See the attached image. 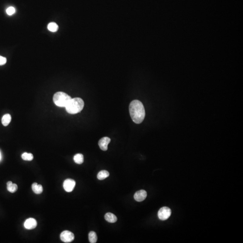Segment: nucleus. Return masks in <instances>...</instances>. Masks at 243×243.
Returning a JSON list of instances; mask_svg holds the SVG:
<instances>
[{
  "label": "nucleus",
  "instance_id": "423d86ee",
  "mask_svg": "<svg viewBox=\"0 0 243 243\" xmlns=\"http://www.w3.org/2000/svg\"><path fill=\"white\" fill-rule=\"evenodd\" d=\"M76 182L71 179H66L63 183V187L67 192H72L75 187Z\"/></svg>",
  "mask_w": 243,
  "mask_h": 243
},
{
  "label": "nucleus",
  "instance_id": "6ab92c4d",
  "mask_svg": "<svg viewBox=\"0 0 243 243\" xmlns=\"http://www.w3.org/2000/svg\"><path fill=\"white\" fill-rule=\"evenodd\" d=\"M6 12L7 15H12L13 14H15V10L14 7L11 6V7H8L6 9Z\"/></svg>",
  "mask_w": 243,
  "mask_h": 243
},
{
  "label": "nucleus",
  "instance_id": "9b49d317",
  "mask_svg": "<svg viewBox=\"0 0 243 243\" xmlns=\"http://www.w3.org/2000/svg\"><path fill=\"white\" fill-rule=\"evenodd\" d=\"M104 218L108 222L110 223H115L117 221V217L114 214L108 213L104 216Z\"/></svg>",
  "mask_w": 243,
  "mask_h": 243
},
{
  "label": "nucleus",
  "instance_id": "20e7f679",
  "mask_svg": "<svg viewBox=\"0 0 243 243\" xmlns=\"http://www.w3.org/2000/svg\"><path fill=\"white\" fill-rule=\"evenodd\" d=\"M171 210L169 207H163L159 210L158 213V217L161 220L168 219L171 215Z\"/></svg>",
  "mask_w": 243,
  "mask_h": 243
},
{
  "label": "nucleus",
  "instance_id": "aec40b11",
  "mask_svg": "<svg viewBox=\"0 0 243 243\" xmlns=\"http://www.w3.org/2000/svg\"><path fill=\"white\" fill-rule=\"evenodd\" d=\"M7 61V60L5 57L0 56V65H4Z\"/></svg>",
  "mask_w": 243,
  "mask_h": 243
},
{
  "label": "nucleus",
  "instance_id": "a211bd4d",
  "mask_svg": "<svg viewBox=\"0 0 243 243\" xmlns=\"http://www.w3.org/2000/svg\"><path fill=\"white\" fill-rule=\"evenodd\" d=\"M22 158L25 161H32L33 159V156L31 153L25 152L22 155Z\"/></svg>",
  "mask_w": 243,
  "mask_h": 243
},
{
  "label": "nucleus",
  "instance_id": "9d476101",
  "mask_svg": "<svg viewBox=\"0 0 243 243\" xmlns=\"http://www.w3.org/2000/svg\"><path fill=\"white\" fill-rule=\"evenodd\" d=\"M33 191L35 194H41L43 191V188L42 185L38 184L37 183H33L32 185Z\"/></svg>",
  "mask_w": 243,
  "mask_h": 243
},
{
  "label": "nucleus",
  "instance_id": "f3484780",
  "mask_svg": "<svg viewBox=\"0 0 243 243\" xmlns=\"http://www.w3.org/2000/svg\"><path fill=\"white\" fill-rule=\"evenodd\" d=\"M47 29L50 31L52 32H56L58 30L59 26L55 22H51L48 24Z\"/></svg>",
  "mask_w": 243,
  "mask_h": 243
},
{
  "label": "nucleus",
  "instance_id": "2eb2a0df",
  "mask_svg": "<svg viewBox=\"0 0 243 243\" xmlns=\"http://www.w3.org/2000/svg\"><path fill=\"white\" fill-rule=\"evenodd\" d=\"M74 160L75 163L77 164H82L84 162V156L81 154H76L74 156Z\"/></svg>",
  "mask_w": 243,
  "mask_h": 243
},
{
  "label": "nucleus",
  "instance_id": "dca6fc26",
  "mask_svg": "<svg viewBox=\"0 0 243 243\" xmlns=\"http://www.w3.org/2000/svg\"><path fill=\"white\" fill-rule=\"evenodd\" d=\"M89 241L91 243H95L97 242V234L93 231L90 232L88 234Z\"/></svg>",
  "mask_w": 243,
  "mask_h": 243
},
{
  "label": "nucleus",
  "instance_id": "6e6552de",
  "mask_svg": "<svg viewBox=\"0 0 243 243\" xmlns=\"http://www.w3.org/2000/svg\"><path fill=\"white\" fill-rule=\"evenodd\" d=\"M36 226L37 222L34 218L27 219L24 223V228L28 230L33 229L36 228Z\"/></svg>",
  "mask_w": 243,
  "mask_h": 243
},
{
  "label": "nucleus",
  "instance_id": "0eeeda50",
  "mask_svg": "<svg viewBox=\"0 0 243 243\" xmlns=\"http://www.w3.org/2000/svg\"><path fill=\"white\" fill-rule=\"evenodd\" d=\"M111 139L108 137H104L100 139L98 142L100 149L103 151H106L108 149V145Z\"/></svg>",
  "mask_w": 243,
  "mask_h": 243
},
{
  "label": "nucleus",
  "instance_id": "f8f14e48",
  "mask_svg": "<svg viewBox=\"0 0 243 243\" xmlns=\"http://www.w3.org/2000/svg\"><path fill=\"white\" fill-rule=\"evenodd\" d=\"M7 189L11 193H15L17 190L18 186L16 184H13L11 181H9L7 183Z\"/></svg>",
  "mask_w": 243,
  "mask_h": 243
},
{
  "label": "nucleus",
  "instance_id": "7ed1b4c3",
  "mask_svg": "<svg viewBox=\"0 0 243 243\" xmlns=\"http://www.w3.org/2000/svg\"><path fill=\"white\" fill-rule=\"evenodd\" d=\"M71 99L68 94L61 91L55 93L53 98L55 104L60 107H65Z\"/></svg>",
  "mask_w": 243,
  "mask_h": 243
},
{
  "label": "nucleus",
  "instance_id": "f03ea898",
  "mask_svg": "<svg viewBox=\"0 0 243 243\" xmlns=\"http://www.w3.org/2000/svg\"><path fill=\"white\" fill-rule=\"evenodd\" d=\"M84 106V102L83 99L77 97L71 99L65 106V109L68 113L74 115L81 112Z\"/></svg>",
  "mask_w": 243,
  "mask_h": 243
},
{
  "label": "nucleus",
  "instance_id": "4468645a",
  "mask_svg": "<svg viewBox=\"0 0 243 243\" xmlns=\"http://www.w3.org/2000/svg\"><path fill=\"white\" fill-rule=\"evenodd\" d=\"M109 172L106 170H102L98 173L97 178L100 180H103L107 178L109 176Z\"/></svg>",
  "mask_w": 243,
  "mask_h": 243
},
{
  "label": "nucleus",
  "instance_id": "39448f33",
  "mask_svg": "<svg viewBox=\"0 0 243 243\" xmlns=\"http://www.w3.org/2000/svg\"><path fill=\"white\" fill-rule=\"evenodd\" d=\"M61 240L64 243H70L74 239V235L72 232L64 231L61 233Z\"/></svg>",
  "mask_w": 243,
  "mask_h": 243
},
{
  "label": "nucleus",
  "instance_id": "f257e3e1",
  "mask_svg": "<svg viewBox=\"0 0 243 243\" xmlns=\"http://www.w3.org/2000/svg\"><path fill=\"white\" fill-rule=\"evenodd\" d=\"M129 112L132 121L140 124L143 121L145 116L143 104L138 100H134L129 105Z\"/></svg>",
  "mask_w": 243,
  "mask_h": 243
},
{
  "label": "nucleus",
  "instance_id": "1a4fd4ad",
  "mask_svg": "<svg viewBox=\"0 0 243 243\" xmlns=\"http://www.w3.org/2000/svg\"><path fill=\"white\" fill-rule=\"evenodd\" d=\"M147 192L145 190H140L135 192L134 194V199L137 202H142L147 197Z\"/></svg>",
  "mask_w": 243,
  "mask_h": 243
},
{
  "label": "nucleus",
  "instance_id": "ddd939ff",
  "mask_svg": "<svg viewBox=\"0 0 243 243\" xmlns=\"http://www.w3.org/2000/svg\"><path fill=\"white\" fill-rule=\"evenodd\" d=\"M12 120V116L10 114L5 115L2 118V122L4 126H7Z\"/></svg>",
  "mask_w": 243,
  "mask_h": 243
},
{
  "label": "nucleus",
  "instance_id": "412c9836",
  "mask_svg": "<svg viewBox=\"0 0 243 243\" xmlns=\"http://www.w3.org/2000/svg\"><path fill=\"white\" fill-rule=\"evenodd\" d=\"M1 157H2V156H1V152H0V160H1Z\"/></svg>",
  "mask_w": 243,
  "mask_h": 243
}]
</instances>
